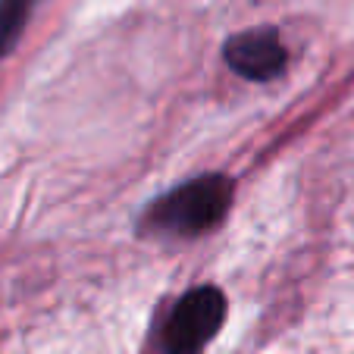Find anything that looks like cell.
<instances>
[{
  "label": "cell",
  "mask_w": 354,
  "mask_h": 354,
  "mask_svg": "<svg viewBox=\"0 0 354 354\" xmlns=\"http://www.w3.org/2000/svg\"><path fill=\"white\" fill-rule=\"evenodd\" d=\"M235 185L229 176L207 173L198 179H188L185 185L157 198V204L147 210L145 226L154 235H176V239H194L201 232H210L226 220L232 207Z\"/></svg>",
  "instance_id": "6da1fadb"
},
{
  "label": "cell",
  "mask_w": 354,
  "mask_h": 354,
  "mask_svg": "<svg viewBox=\"0 0 354 354\" xmlns=\"http://www.w3.org/2000/svg\"><path fill=\"white\" fill-rule=\"evenodd\" d=\"M226 317V298L220 288L201 286L185 292L176 301L173 314L167 323V348L173 351H201L223 326Z\"/></svg>",
  "instance_id": "7a4b0ae2"
},
{
  "label": "cell",
  "mask_w": 354,
  "mask_h": 354,
  "mask_svg": "<svg viewBox=\"0 0 354 354\" xmlns=\"http://www.w3.org/2000/svg\"><path fill=\"white\" fill-rule=\"evenodd\" d=\"M229 69L251 82H270L288 66V50L276 28H251L226 41L223 47Z\"/></svg>",
  "instance_id": "3957f363"
},
{
  "label": "cell",
  "mask_w": 354,
  "mask_h": 354,
  "mask_svg": "<svg viewBox=\"0 0 354 354\" xmlns=\"http://www.w3.org/2000/svg\"><path fill=\"white\" fill-rule=\"evenodd\" d=\"M35 7H38V0H0V60L16 47Z\"/></svg>",
  "instance_id": "277c9868"
},
{
  "label": "cell",
  "mask_w": 354,
  "mask_h": 354,
  "mask_svg": "<svg viewBox=\"0 0 354 354\" xmlns=\"http://www.w3.org/2000/svg\"><path fill=\"white\" fill-rule=\"evenodd\" d=\"M163 354H201V351H173V348H167Z\"/></svg>",
  "instance_id": "5b68a950"
}]
</instances>
